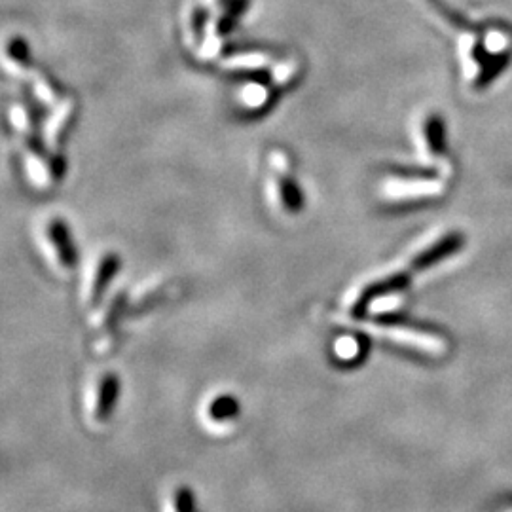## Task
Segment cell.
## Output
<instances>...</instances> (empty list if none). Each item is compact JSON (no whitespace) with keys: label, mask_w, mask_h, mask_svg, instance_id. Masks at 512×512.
Instances as JSON below:
<instances>
[{"label":"cell","mask_w":512,"mask_h":512,"mask_svg":"<svg viewBox=\"0 0 512 512\" xmlns=\"http://www.w3.org/2000/svg\"><path fill=\"white\" fill-rule=\"evenodd\" d=\"M38 239H40L44 255L59 274L73 272V239H71L65 220L59 219V217H46L40 222Z\"/></svg>","instance_id":"1"},{"label":"cell","mask_w":512,"mask_h":512,"mask_svg":"<svg viewBox=\"0 0 512 512\" xmlns=\"http://www.w3.org/2000/svg\"><path fill=\"white\" fill-rule=\"evenodd\" d=\"M272 177L268 181V192L272 205L279 213L294 215L302 209V194L291 177L289 160L285 154H272Z\"/></svg>","instance_id":"2"},{"label":"cell","mask_w":512,"mask_h":512,"mask_svg":"<svg viewBox=\"0 0 512 512\" xmlns=\"http://www.w3.org/2000/svg\"><path fill=\"white\" fill-rule=\"evenodd\" d=\"M116 378L105 372L97 374L86 389V416L90 425H103L109 418L110 408L116 399Z\"/></svg>","instance_id":"3"},{"label":"cell","mask_w":512,"mask_h":512,"mask_svg":"<svg viewBox=\"0 0 512 512\" xmlns=\"http://www.w3.org/2000/svg\"><path fill=\"white\" fill-rule=\"evenodd\" d=\"M118 258L114 253H99L92 260L86 279H84V300L86 304H95L99 300V296L105 293V289L109 287L110 279L118 270Z\"/></svg>","instance_id":"4"},{"label":"cell","mask_w":512,"mask_h":512,"mask_svg":"<svg viewBox=\"0 0 512 512\" xmlns=\"http://www.w3.org/2000/svg\"><path fill=\"white\" fill-rule=\"evenodd\" d=\"M238 416V403L230 395H215L203 406V421L213 429H226Z\"/></svg>","instance_id":"5"},{"label":"cell","mask_w":512,"mask_h":512,"mask_svg":"<svg viewBox=\"0 0 512 512\" xmlns=\"http://www.w3.org/2000/svg\"><path fill=\"white\" fill-rule=\"evenodd\" d=\"M385 336L393 342H399L404 346H410V348L421 349V351H440L439 340L433 338V336H427V334H421V332H414L410 329H401V327H387L382 329Z\"/></svg>","instance_id":"6"},{"label":"cell","mask_w":512,"mask_h":512,"mask_svg":"<svg viewBox=\"0 0 512 512\" xmlns=\"http://www.w3.org/2000/svg\"><path fill=\"white\" fill-rule=\"evenodd\" d=\"M73 116V103H67L61 110H57L52 120L46 126V143L55 145L61 139V133L67 128V124L71 122Z\"/></svg>","instance_id":"7"},{"label":"cell","mask_w":512,"mask_h":512,"mask_svg":"<svg viewBox=\"0 0 512 512\" xmlns=\"http://www.w3.org/2000/svg\"><path fill=\"white\" fill-rule=\"evenodd\" d=\"M363 346H361V340L355 338V336H342L336 346H334V355L344 361V363H353L357 361L363 353Z\"/></svg>","instance_id":"8"},{"label":"cell","mask_w":512,"mask_h":512,"mask_svg":"<svg viewBox=\"0 0 512 512\" xmlns=\"http://www.w3.org/2000/svg\"><path fill=\"white\" fill-rule=\"evenodd\" d=\"M239 101L245 109L260 110L270 101V95H268V90L262 86H249L245 92L239 95Z\"/></svg>","instance_id":"9"},{"label":"cell","mask_w":512,"mask_h":512,"mask_svg":"<svg viewBox=\"0 0 512 512\" xmlns=\"http://www.w3.org/2000/svg\"><path fill=\"white\" fill-rule=\"evenodd\" d=\"M165 512H186L190 509V499L186 492H177L173 497H169L164 503Z\"/></svg>","instance_id":"10"}]
</instances>
